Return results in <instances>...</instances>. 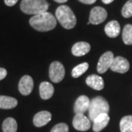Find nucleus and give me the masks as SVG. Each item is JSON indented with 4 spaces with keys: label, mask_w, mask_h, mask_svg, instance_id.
Masks as SVG:
<instances>
[{
    "label": "nucleus",
    "mask_w": 132,
    "mask_h": 132,
    "mask_svg": "<svg viewBox=\"0 0 132 132\" xmlns=\"http://www.w3.org/2000/svg\"><path fill=\"white\" fill-rule=\"evenodd\" d=\"M30 26L39 32L51 31L57 26V19L52 13L44 12L33 15L29 19Z\"/></svg>",
    "instance_id": "obj_1"
},
{
    "label": "nucleus",
    "mask_w": 132,
    "mask_h": 132,
    "mask_svg": "<svg viewBox=\"0 0 132 132\" xmlns=\"http://www.w3.org/2000/svg\"><path fill=\"white\" fill-rule=\"evenodd\" d=\"M56 19L66 29H73L76 24V18L72 10L67 5H60L56 10Z\"/></svg>",
    "instance_id": "obj_2"
},
{
    "label": "nucleus",
    "mask_w": 132,
    "mask_h": 132,
    "mask_svg": "<svg viewBox=\"0 0 132 132\" xmlns=\"http://www.w3.org/2000/svg\"><path fill=\"white\" fill-rule=\"evenodd\" d=\"M48 6L46 0H22L20 8L26 14L35 15L47 12Z\"/></svg>",
    "instance_id": "obj_3"
},
{
    "label": "nucleus",
    "mask_w": 132,
    "mask_h": 132,
    "mask_svg": "<svg viewBox=\"0 0 132 132\" xmlns=\"http://www.w3.org/2000/svg\"><path fill=\"white\" fill-rule=\"evenodd\" d=\"M89 119L93 121L101 114H108L109 112V105L108 101L102 96H97L90 100L89 106Z\"/></svg>",
    "instance_id": "obj_4"
},
{
    "label": "nucleus",
    "mask_w": 132,
    "mask_h": 132,
    "mask_svg": "<svg viewBox=\"0 0 132 132\" xmlns=\"http://www.w3.org/2000/svg\"><path fill=\"white\" fill-rule=\"evenodd\" d=\"M65 68L60 62H53L49 67V78L54 83L60 82L65 77Z\"/></svg>",
    "instance_id": "obj_5"
},
{
    "label": "nucleus",
    "mask_w": 132,
    "mask_h": 132,
    "mask_svg": "<svg viewBox=\"0 0 132 132\" xmlns=\"http://www.w3.org/2000/svg\"><path fill=\"white\" fill-rule=\"evenodd\" d=\"M107 18L106 10L101 7H95L91 10L89 17L90 24L98 25L103 23Z\"/></svg>",
    "instance_id": "obj_6"
},
{
    "label": "nucleus",
    "mask_w": 132,
    "mask_h": 132,
    "mask_svg": "<svg viewBox=\"0 0 132 132\" xmlns=\"http://www.w3.org/2000/svg\"><path fill=\"white\" fill-rule=\"evenodd\" d=\"M89 118L84 114H76L73 119V126L74 128L81 131H88L91 127V122Z\"/></svg>",
    "instance_id": "obj_7"
},
{
    "label": "nucleus",
    "mask_w": 132,
    "mask_h": 132,
    "mask_svg": "<svg viewBox=\"0 0 132 132\" xmlns=\"http://www.w3.org/2000/svg\"><path fill=\"white\" fill-rule=\"evenodd\" d=\"M114 58V57L112 52H105L101 55L97 65V71L99 73H104L108 71L113 62Z\"/></svg>",
    "instance_id": "obj_8"
},
{
    "label": "nucleus",
    "mask_w": 132,
    "mask_h": 132,
    "mask_svg": "<svg viewBox=\"0 0 132 132\" xmlns=\"http://www.w3.org/2000/svg\"><path fill=\"white\" fill-rule=\"evenodd\" d=\"M130 68V64L126 58L123 57H114L111 65L110 69L114 72L120 73H126Z\"/></svg>",
    "instance_id": "obj_9"
},
{
    "label": "nucleus",
    "mask_w": 132,
    "mask_h": 132,
    "mask_svg": "<svg viewBox=\"0 0 132 132\" xmlns=\"http://www.w3.org/2000/svg\"><path fill=\"white\" fill-rule=\"evenodd\" d=\"M34 81L30 76L25 75L21 77L19 83V90L21 94L23 95H28L32 93Z\"/></svg>",
    "instance_id": "obj_10"
},
{
    "label": "nucleus",
    "mask_w": 132,
    "mask_h": 132,
    "mask_svg": "<svg viewBox=\"0 0 132 132\" xmlns=\"http://www.w3.org/2000/svg\"><path fill=\"white\" fill-rule=\"evenodd\" d=\"M90 100L86 95H81L76 101L74 104L75 114H84L86 112L90 106Z\"/></svg>",
    "instance_id": "obj_11"
},
{
    "label": "nucleus",
    "mask_w": 132,
    "mask_h": 132,
    "mask_svg": "<svg viewBox=\"0 0 132 132\" xmlns=\"http://www.w3.org/2000/svg\"><path fill=\"white\" fill-rule=\"evenodd\" d=\"M52 120V114L48 111H41L36 114L33 118V123L36 127H42Z\"/></svg>",
    "instance_id": "obj_12"
},
{
    "label": "nucleus",
    "mask_w": 132,
    "mask_h": 132,
    "mask_svg": "<svg viewBox=\"0 0 132 132\" xmlns=\"http://www.w3.org/2000/svg\"><path fill=\"white\" fill-rule=\"evenodd\" d=\"M93 122V131L95 132L101 131L108 125L109 122V116L106 113L101 114L97 118H95Z\"/></svg>",
    "instance_id": "obj_13"
},
{
    "label": "nucleus",
    "mask_w": 132,
    "mask_h": 132,
    "mask_svg": "<svg viewBox=\"0 0 132 132\" xmlns=\"http://www.w3.org/2000/svg\"><path fill=\"white\" fill-rule=\"evenodd\" d=\"M90 51V45L87 42H78L75 43L71 49L72 54L76 57H81Z\"/></svg>",
    "instance_id": "obj_14"
},
{
    "label": "nucleus",
    "mask_w": 132,
    "mask_h": 132,
    "mask_svg": "<svg viewBox=\"0 0 132 132\" xmlns=\"http://www.w3.org/2000/svg\"><path fill=\"white\" fill-rule=\"evenodd\" d=\"M105 33L109 38H117L120 32V26L117 21H111L105 26Z\"/></svg>",
    "instance_id": "obj_15"
},
{
    "label": "nucleus",
    "mask_w": 132,
    "mask_h": 132,
    "mask_svg": "<svg viewBox=\"0 0 132 132\" xmlns=\"http://www.w3.org/2000/svg\"><path fill=\"white\" fill-rule=\"evenodd\" d=\"M86 83L91 88L96 90H101L104 87V79L95 74L89 76L86 79Z\"/></svg>",
    "instance_id": "obj_16"
},
{
    "label": "nucleus",
    "mask_w": 132,
    "mask_h": 132,
    "mask_svg": "<svg viewBox=\"0 0 132 132\" xmlns=\"http://www.w3.org/2000/svg\"><path fill=\"white\" fill-rule=\"evenodd\" d=\"M40 95L43 100H48L51 98L54 95V89L53 85L48 81H43L40 85Z\"/></svg>",
    "instance_id": "obj_17"
},
{
    "label": "nucleus",
    "mask_w": 132,
    "mask_h": 132,
    "mask_svg": "<svg viewBox=\"0 0 132 132\" xmlns=\"http://www.w3.org/2000/svg\"><path fill=\"white\" fill-rule=\"evenodd\" d=\"M18 105V101L13 97L0 95V109H11Z\"/></svg>",
    "instance_id": "obj_18"
},
{
    "label": "nucleus",
    "mask_w": 132,
    "mask_h": 132,
    "mask_svg": "<svg viewBox=\"0 0 132 132\" xmlns=\"http://www.w3.org/2000/svg\"><path fill=\"white\" fill-rule=\"evenodd\" d=\"M18 128L17 122L13 118H7L2 123L3 132H16Z\"/></svg>",
    "instance_id": "obj_19"
},
{
    "label": "nucleus",
    "mask_w": 132,
    "mask_h": 132,
    "mask_svg": "<svg viewBox=\"0 0 132 132\" xmlns=\"http://www.w3.org/2000/svg\"><path fill=\"white\" fill-rule=\"evenodd\" d=\"M121 132H132V115L123 117L120 122Z\"/></svg>",
    "instance_id": "obj_20"
},
{
    "label": "nucleus",
    "mask_w": 132,
    "mask_h": 132,
    "mask_svg": "<svg viewBox=\"0 0 132 132\" xmlns=\"http://www.w3.org/2000/svg\"><path fill=\"white\" fill-rule=\"evenodd\" d=\"M122 38L123 42L126 45H132V25L126 24L123 30Z\"/></svg>",
    "instance_id": "obj_21"
},
{
    "label": "nucleus",
    "mask_w": 132,
    "mask_h": 132,
    "mask_svg": "<svg viewBox=\"0 0 132 132\" xmlns=\"http://www.w3.org/2000/svg\"><path fill=\"white\" fill-rule=\"evenodd\" d=\"M88 68H89V64L87 62L81 63L79 65L76 66L75 68H73V69L71 72V75L73 78H78L82 74H84L85 72L87 71Z\"/></svg>",
    "instance_id": "obj_22"
},
{
    "label": "nucleus",
    "mask_w": 132,
    "mask_h": 132,
    "mask_svg": "<svg viewBox=\"0 0 132 132\" xmlns=\"http://www.w3.org/2000/svg\"><path fill=\"white\" fill-rule=\"evenodd\" d=\"M121 14L124 18H130L132 16V0H128L124 5L121 10Z\"/></svg>",
    "instance_id": "obj_23"
},
{
    "label": "nucleus",
    "mask_w": 132,
    "mask_h": 132,
    "mask_svg": "<svg viewBox=\"0 0 132 132\" xmlns=\"http://www.w3.org/2000/svg\"><path fill=\"white\" fill-rule=\"evenodd\" d=\"M69 128L66 123H58L52 128L51 132H68Z\"/></svg>",
    "instance_id": "obj_24"
},
{
    "label": "nucleus",
    "mask_w": 132,
    "mask_h": 132,
    "mask_svg": "<svg viewBox=\"0 0 132 132\" xmlns=\"http://www.w3.org/2000/svg\"><path fill=\"white\" fill-rule=\"evenodd\" d=\"M7 74V70L3 68H0V81L4 79L6 77Z\"/></svg>",
    "instance_id": "obj_25"
},
{
    "label": "nucleus",
    "mask_w": 132,
    "mask_h": 132,
    "mask_svg": "<svg viewBox=\"0 0 132 132\" xmlns=\"http://www.w3.org/2000/svg\"><path fill=\"white\" fill-rule=\"evenodd\" d=\"M18 1L19 0H5V3L9 7H13L18 2Z\"/></svg>",
    "instance_id": "obj_26"
},
{
    "label": "nucleus",
    "mask_w": 132,
    "mask_h": 132,
    "mask_svg": "<svg viewBox=\"0 0 132 132\" xmlns=\"http://www.w3.org/2000/svg\"><path fill=\"white\" fill-rule=\"evenodd\" d=\"M79 1L85 5H92L96 2V0H79Z\"/></svg>",
    "instance_id": "obj_27"
},
{
    "label": "nucleus",
    "mask_w": 132,
    "mask_h": 132,
    "mask_svg": "<svg viewBox=\"0 0 132 132\" xmlns=\"http://www.w3.org/2000/svg\"><path fill=\"white\" fill-rule=\"evenodd\" d=\"M113 1L114 0H102L103 3L106 4V5H109V4H110V3H112Z\"/></svg>",
    "instance_id": "obj_28"
},
{
    "label": "nucleus",
    "mask_w": 132,
    "mask_h": 132,
    "mask_svg": "<svg viewBox=\"0 0 132 132\" xmlns=\"http://www.w3.org/2000/svg\"><path fill=\"white\" fill-rule=\"evenodd\" d=\"M54 2H56L57 3H60V4H62V3H65L66 2H68V0H54Z\"/></svg>",
    "instance_id": "obj_29"
}]
</instances>
